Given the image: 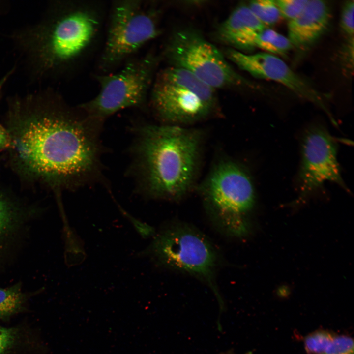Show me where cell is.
Instances as JSON below:
<instances>
[{
	"instance_id": "cell-17",
	"label": "cell",
	"mask_w": 354,
	"mask_h": 354,
	"mask_svg": "<svg viewBox=\"0 0 354 354\" xmlns=\"http://www.w3.org/2000/svg\"><path fill=\"white\" fill-rule=\"evenodd\" d=\"M247 6L266 28L276 23L281 17L274 0H252Z\"/></svg>"
},
{
	"instance_id": "cell-9",
	"label": "cell",
	"mask_w": 354,
	"mask_h": 354,
	"mask_svg": "<svg viewBox=\"0 0 354 354\" xmlns=\"http://www.w3.org/2000/svg\"><path fill=\"white\" fill-rule=\"evenodd\" d=\"M164 56L171 66L188 71L215 89L251 86L214 45L193 29L174 33L166 45Z\"/></svg>"
},
{
	"instance_id": "cell-22",
	"label": "cell",
	"mask_w": 354,
	"mask_h": 354,
	"mask_svg": "<svg viewBox=\"0 0 354 354\" xmlns=\"http://www.w3.org/2000/svg\"><path fill=\"white\" fill-rule=\"evenodd\" d=\"M14 69H11L0 79V99L5 87ZM10 146V139L8 132L4 125L0 122V150H8Z\"/></svg>"
},
{
	"instance_id": "cell-2",
	"label": "cell",
	"mask_w": 354,
	"mask_h": 354,
	"mask_svg": "<svg viewBox=\"0 0 354 354\" xmlns=\"http://www.w3.org/2000/svg\"><path fill=\"white\" fill-rule=\"evenodd\" d=\"M106 4L94 0H51L35 22L14 30L9 40L31 83L70 75L103 41Z\"/></svg>"
},
{
	"instance_id": "cell-5",
	"label": "cell",
	"mask_w": 354,
	"mask_h": 354,
	"mask_svg": "<svg viewBox=\"0 0 354 354\" xmlns=\"http://www.w3.org/2000/svg\"><path fill=\"white\" fill-rule=\"evenodd\" d=\"M149 100L163 124L188 127L221 114L215 89L188 71L172 66L155 75Z\"/></svg>"
},
{
	"instance_id": "cell-3",
	"label": "cell",
	"mask_w": 354,
	"mask_h": 354,
	"mask_svg": "<svg viewBox=\"0 0 354 354\" xmlns=\"http://www.w3.org/2000/svg\"><path fill=\"white\" fill-rule=\"evenodd\" d=\"M133 131L132 170L142 195L176 201L196 189L205 142L203 130L142 124Z\"/></svg>"
},
{
	"instance_id": "cell-25",
	"label": "cell",
	"mask_w": 354,
	"mask_h": 354,
	"mask_svg": "<svg viewBox=\"0 0 354 354\" xmlns=\"http://www.w3.org/2000/svg\"><path fill=\"white\" fill-rule=\"evenodd\" d=\"M10 5L8 1L0 0V15L7 13L10 9Z\"/></svg>"
},
{
	"instance_id": "cell-11",
	"label": "cell",
	"mask_w": 354,
	"mask_h": 354,
	"mask_svg": "<svg viewBox=\"0 0 354 354\" xmlns=\"http://www.w3.org/2000/svg\"><path fill=\"white\" fill-rule=\"evenodd\" d=\"M226 56L240 69L253 77L280 83L299 97L326 111L320 94L276 55L266 52L246 54L230 48L226 50Z\"/></svg>"
},
{
	"instance_id": "cell-24",
	"label": "cell",
	"mask_w": 354,
	"mask_h": 354,
	"mask_svg": "<svg viewBox=\"0 0 354 354\" xmlns=\"http://www.w3.org/2000/svg\"><path fill=\"white\" fill-rule=\"evenodd\" d=\"M120 211L133 225L137 232L143 238H146L155 235L154 229L150 226L143 223L127 212L121 207L118 206Z\"/></svg>"
},
{
	"instance_id": "cell-7",
	"label": "cell",
	"mask_w": 354,
	"mask_h": 354,
	"mask_svg": "<svg viewBox=\"0 0 354 354\" xmlns=\"http://www.w3.org/2000/svg\"><path fill=\"white\" fill-rule=\"evenodd\" d=\"M138 255L148 256L158 265L204 282L214 293L223 311L224 302L215 280L217 254L210 241L197 229L181 223L168 225L161 229Z\"/></svg>"
},
{
	"instance_id": "cell-19",
	"label": "cell",
	"mask_w": 354,
	"mask_h": 354,
	"mask_svg": "<svg viewBox=\"0 0 354 354\" xmlns=\"http://www.w3.org/2000/svg\"><path fill=\"white\" fill-rule=\"evenodd\" d=\"M281 16L292 20L304 10L309 0H274Z\"/></svg>"
},
{
	"instance_id": "cell-18",
	"label": "cell",
	"mask_w": 354,
	"mask_h": 354,
	"mask_svg": "<svg viewBox=\"0 0 354 354\" xmlns=\"http://www.w3.org/2000/svg\"><path fill=\"white\" fill-rule=\"evenodd\" d=\"M335 336L326 330L315 331L305 338V349L308 354H320L326 349Z\"/></svg>"
},
{
	"instance_id": "cell-8",
	"label": "cell",
	"mask_w": 354,
	"mask_h": 354,
	"mask_svg": "<svg viewBox=\"0 0 354 354\" xmlns=\"http://www.w3.org/2000/svg\"><path fill=\"white\" fill-rule=\"evenodd\" d=\"M159 58L153 52L135 57L118 70L97 73L98 93L78 105L89 118L102 123L117 112L127 108L143 109L156 75Z\"/></svg>"
},
{
	"instance_id": "cell-15",
	"label": "cell",
	"mask_w": 354,
	"mask_h": 354,
	"mask_svg": "<svg viewBox=\"0 0 354 354\" xmlns=\"http://www.w3.org/2000/svg\"><path fill=\"white\" fill-rule=\"evenodd\" d=\"M19 216L20 211L16 205L0 190V240L16 228Z\"/></svg>"
},
{
	"instance_id": "cell-26",
	"label": "cell",
	"mask_w": 354,
	"mask_h": 354,
	"mask_svg": "<svg viewBox=\"0 0 354 354\" xmlns=\"http://www.w3.org/2000/svg\"><path fill=\"white\" fill-rule=\"evenodd\" d=\"M224 354H233L232 353H225Z\"/></svg>"
},
{
	"instance_id": "cell-21",
	"label": "cell",
	"mask_w": 354,
	"mask_h": 354,
	"mask_svg": "<svg viewBox=\"0 0 354 354\" xmlns=\"http://www.w3.org/2000/svg\"><path fill=\"white\" fill-rule=\"evenodd\" d=\"M354 1L349 0L344 5L340 18V25L343 31L353 37L354 24Z\"/></svg>"
},
{
	"instance_id": "cell-20",
	"label": "cell",
	"mask_w": 354,
	"mask_h": 354,
	"mask_svg": "<svg viewBox=\"0 0 354 354\" xmlns=\"http://www.w3.org/2000/svg\"><path fill=\"white\" fill-rule=\"evenodd\" d=\"M354 340L346 335L336 336L326 349L320 354H354Z\"/></svg>"
},
{
	"instance_id": "cell-6",
	"label": "cell",
	"mask_w": 354,
	"mask_h": 354,
	"mask_svg": "<svg viewBox=\"0 0 354 354\" xmlns=\"http://www.w3.org/2000/svg\"><path fill=\"white\" fill-rule=\"evenodd\" d=\"M159 10L142 0L113 1L108 8L97 73L112 72L121 66L161 31Z\"/></svg>"
},
{
	"instance_id": "cell-12",
	"label": "cell",
	"mask_w": 354,
	"mask_h": 354,
	"mask_svg": "<svg viewBox=\"0 0 354 354\" xmlns=\"http://www.w3.org/2000/svg\"><path fill=\"white\" fill-rule=\"evenodd\" d=\"M330 17L325 1L309 0L303 11L289 21L287 37L292 46L304 49L314 43L326 30Z\"/></svg>"
},
{
	"instance_id": "cell-16",
	"label": "cell",
	"mask_w": 354,
	"mask_h": 354,
	"mask_svg": "<svg viewBox=\"0 0 354 354\" xmlns=\"http://www.w3.org/2000/svg\"><path fill=\"white\" fill-rule=\"evenodd\" d=\"M24 300L25 295L19 283L0 288V319L7 318L19 311Z\"/></svg>"
},
{
	"instance_id": "cell-23",
	"label": "cell",
	"mask_w": 354,
	"mask_h": 354,
	"mask_svg": "<svg viewBox=\"0 0 354 354\" xmlns=\"http://www.w3.org/2000/svg\"><path fill=\"white\" fill-rule=\"evenodd\" d=\"M17 337L16 329L0 326V354H5L13 346Z\"/></svg>"
},
{
	"instance_id": "cell-10",
	"label": "cell",
	"mask_w": 354,
	"mask_h": 354,
	"mask_svg": "<svg viewBox=\"0 0 354 354\" xmlns=\"http://www.w3.org/2000/svg\"><path fill=\"white\" fill-rule=\"evenodd\" d=\"M327 181L347 188L337 159L336 141L324 127L315 125L307 130L302 139L298 177L300 194L297 201L306 198Z\"/></svg>"
},
{
	"instance_id": "cell-1",
	"label": "cell",
	"mask_w": 354,
	"mask_h": 354,
	"mask_svg": "<svg viewBox=\"0 0 354 354\" xmlns=\"http://www.w3.org/2000/svg\"><path fill=\"white\" fill-rule=\"evenodd\" d=\"M102 124L49 87L10 96L4 126L12 168L24 181L55 191L99 181Z\"/></svg>"
},
{
	"instance_id": "cell-14",
	"label": "cell",
	"mask_w": 354,
	"mask_h": 354,
	"mask_svg": "<svg viewBox=\"0 0 354 354\" xmlns=\"http://www.w3.org/2000/svg\"><path fill=\"white\" fill-rule=\"evenodd\" d=\"M292 47L288 37L267 28L257 33L252 43V49L258 48L274 55H284Z\"/></svg>"
},
{
	"instance_id": "cell-13",
	"label": "cell",
	"mask_w": 354,
	"mask_h": 354,
	"mask_svg": "<svg viewBox=\"0 0 354 354\" xmlns=\"http://www.w3.org/2000/svg\"><path fill=\"white\" fill-rule=\"evenodd\" d=\"M266 28L256 17L247 5L235 8L218 27L216 36L220 42L234 49H252V42L257 33Z\"/></svg>"
},
{
	"instance_id": "cell-4",
	"label": "cell",
	"mask_w": 354,
	"mask_h": 354,
	"mask_svg": "<svg viewBox=\"0 0 354 354\" xmlns=\"http://www.w3.org/2000/svg\"><path fill=\"white\" fill-rule=\"evenodd\" d=\"M196 190L208 214L228 235L241 237L249 229L247 218L255 203V189L247 168L227 157L214 162Z\"/></svg>"
}]
</instances>
